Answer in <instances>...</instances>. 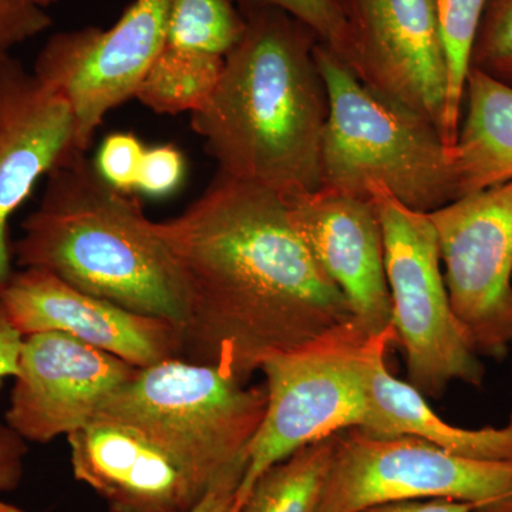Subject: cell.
Listing matches in <instances>:
<instances>
[{
	"mask_svg": "<svg viewBox=\"0 0 512 512\" xmlns=\"http://www.w3.org/2000/svg\"><path fill=\"white\" fill-rule=\"evenodd\" d=\"M74 477L110 512H190L210 488L136 431L93 421L67 436Z\"/></svg>",
	"mask_w": 512,
	"mask_h": 512,
	"instance_id": "cell-16",
	"label": "cell"
},
{
	"mask_svg": "<svg viewBox=\"0 0 512 512\" xmlns=\"http://www.w3.org/2000/svg\"><path fill=\"white\" fill-rule=\"evenodd\" d=\"M28 443L8 424L0 423V494L15 491L22 483Z\"/></svg>",
	"mask_w": 512,
	"mask_h": 512,
	"instance_id": "cell-28",
	"label": "cell"
},
{
	"mask_svg": "<svg viewBox=\"0 0 512 512\" xmlns=\"http://www.w3.org/2000/svg\"><path fill=\"white\" fill-rule=\"evenodd\" d=\"M23 336L10 322L8 313L0 301V384L18 373L20 349Z\"/></svg>",
	"mask_w": 512,
	"mask_h": 512,
	"instance_id": "cell-30",
	"label": "cell"
},
{
	"mask_svg": "<svg viewBox=\"0 0 512 512\" xmlns=\"http://www.w3.org/2000/svg\"><path fill=\"white\" fill-rule=\"evenodd\" d=\"M266 404V384L248 386L215 367L168 359L138 369L94 421L136 431L210 488L248 457Z\"/></svg>",
	"mask_w": 512,
	"mask_h": 512,
	"instance_id": "cell-5",
	"label": "cell"
},
{
	"mask_svg": "<svg viewBox=\"0 0 512 512\" xmlns=\"http://www.w3.org/2000/svg\"><path fill=\"white\" fill-rule=\"evenodd\" d=\"M345 13V63L357 79L429 120L441 136L448 67L437 0H345Z\"/></svg>",
	"mask_w": 512,
	"mask_h": 512,
	"instance_id": "cell-11",
	"label": "cell"
},
{
	"mask_svg": "<svg viewBox=\"0 0 512 512\" xmlns=\"http://www.w3.org/2000/svg\"><path fill=\"white\" fill-rule=\"evenodd\" d=\"M185 160L183 153L171 144L146 148L137 191L148 197L163 198L173 194L183 184Z\"/></svg>",
	"mask_w": 512,
	"mask_h": 512,
	"instance_id": "cell-26",
	"label": "cell"
},
{
	"mask_svg": "<svg viewBox=\"0 0 512 512\" xmlns=\"http://www.w3.org/2000/svg\"><path fill=\"white\" fill-rule=\"evenodd\" d=\"M74 153L69 103L12 56L0 57V291L13 274L10 218L37 181Z\"/></svg>",
	"mask_w": 512,
	"mask_h": 512,
	"instance_id": "cell-15",
	"label": "cell"
},
{
	"mask_svg": "<svg viewBox=\"0 0 512 512\" xmlns=\"http://www.w3.org/2000/svg\"><path fill=\"white\" fill-rule=\"evenodd\" d=\"M397 342L396 329L367 335L353 319L298 348L265 359L268 404L248 447L244 477L232 512L266 470L299 448L362 429L370 410V370Z\"/></svg>",
	"mask_w": 512,
	"mask_h": 512,
	"instance_id": "cell-6",
	"label": "cell"
},
{
	"mask_svg": "<svg viewBox=\"0 0 512 512\" xmlns=\"http://www.w3.org/2000/svg\"><path fill=\"white\" fill-rule=\"evenodd\" d=\"M451 148L457 198L512 181V87L468 70Z\"/></svg>",
	"mask_w": 512,
	"mask_h": 512,
	"instance_id": "cell-18",
	"label": "cell"
},
{
	"mask_svg": "<svg viewBox=\"0 0 512 512\" xmlns=\"http://www.w3.org/2000/svg\"><path fill=\"white\" fill-rule=\"evenodd\" d=\"M0 512H25V511L19 510V508L13 507V505L2 503V501H0Z\"/></svg>",
	"mask_w": 512,
	"mask_h": 512,
	"instance_id": "cell-33",
	"label": "cell"
},
{
	"mask_svg": "<svg viewBox=\"0 0 512 512\" xmlns=\"http://www.w3.org/2000/svg\"><path fill=\"white\" fill-rule=\"evenodd\" d=\"M338 434L299 448L266 470L237 512H318Z\"/></svg>",
	"mask_w": 512,
	"mask_h": 512,
	"instance_id": "cell-19",
	"label": "cell"
},
{
	"mask_svg": "<svg viewBox=\"0 0 512 512\" xmlns=\"http://www.w3.org/2000/svg\"><path fill=\"white\" fill-rule=\"evenodd\" d=\"M285 204L292 227L345 295L353 322L370 336L394 328L382 222L372 198L320 188Z\"/></svg>",
	"mask_w": 512,
	"mask_h": 512,
	"instance_id": "cell-14",
	"label": "cell"
},
{
	"mask_svg": "<svg viewBox=\"0 0 512 512\" xmlns=\"http://www.w3.org/2000/svg\"><path fill=\"white\" fill-rule=\"evenodd\" d=\"M46 178L39 207L12 248L20 268L50 272L80 291L178 326L177 269L140 201L107 184L86 153H74Z\"/></svg>",
	"mask_w": 512,
	"mask_h": 512,
	"instance_id": "cell-3",
	"label": "cell"
},
{
	"mask_svg": "<svg viewBox=\"0 0 512 512\" xmlns=\"http://www.w3.org/2000/svg\"><path fill=\"white\" fill-rule=\"evenodd\" d=\"M315 60L329 97L323 190L370 198L369 185L382 184L426 214L457 200L451 148L433 123L372 92L319 42Z\"/></svg>",
	"mask_w": 512,
	"mask_h": 512,
	"instance_id": "cell-4",
	"label": "cell"
},
{
	"mask_svg": "<svg viewBox=\"0 0 512 512\" xmlns=\"http://www.w3.org/2000/svg\"><path fill=\"white\" fill-rule=\"evenodd\" d=\"M154 228L180 279V359L248 383L269 356L352 319L274 192L217 173Z\"/></svg>",
	"mask_w": 512,
	"mask_h": 512,
	"instance_id": "cell-1",
	"label": "cell"
},
{
	"mask_svg": "<svg viewBox=\"0 0 512 512\" xmlns=\"http://www.w3.org/2000/svg\"><path fill=\"white\" fill-rule=\"evenodd\" d=\"M138 367L60 332L23 338L6 424L46 444L92 423Z\"/></svg>",
	"mask_w": 512,
	"mask_h": 512,
	"instance_id": "cell-12",
	"label": "cell"
},
{
	"mask_svg": "<svg viewBox=\"0 0 512 512\" xmlns=\"http://www.w3.org/2000/svg\"><path fill=\"white\" fill-rule=\"evenodd\" d=\"M0 57H2V56H0Z\"/></svg>",
	"mask_w": 512,
	"mask_h": 512,
	"instance_id": "cell-34",
	"label": "cell"
},
{
	"mask_svg": "<svg viewBox=\"0 0 512 512\" xmlns=\"http://www.w3.org/2000/svg\"><path fill=\"white\" fill-rule=\"evenodd\" d=\"M402 500H451L473 512H512V460L458 456L414 436L338 434L318 512H356Z\"/></svg>",
	"mask_w": 512,
	"mask_h": 512,
	"instance_id": "cell-8",
	"label": "cell"
},
{
	"mask_svg": "<svg viewBox=\"0 0 512 512\" xmlns=\"http://www.w3.org/2000/svg\"><path fill=\"white\" fill-rule=\"evenodd\" d=\"M222 69L224 57L164 46L134 97L157 114H192L211 99Z\"/></svg>",
	"mask_w": 512,
	"mask_h": 512,
	"instance_id": "cell-20",
	"label": "cell"
},
{
	"mask_svg": "<svg viewBox=\"0 0 512 512\" xmlns=\"http://www.w3.org/2000/svg\"><path fill=\"white\" fill-rule=\"evenodd\" d=\"M247 26L191 128L218 173L299 197L322 188L329 97L315 60L318 36L279 9L244 13Z\"/></svg>",
	"mask_w": 512,
	"mask_h": 512,
	"instance_id": "cell-2",
	"label": "cell"
},
{
	"mask_svg": "<svg viewBox=\"0 0 512 512\" xmlns=\"http://www.w3.org/2000/svg\"><path fill=\"white\" fill-rule=\"evenodd\" d=\"M356 512H473V507L451 500H402L370 505Z\"/></svg>",
	"mask_w": 512,
	"mask_h": 512,
	"instance_id": "cell-31",
	"label": "cell"
},
{
	"mask_svg": "<svg viewBox=\"0 0 512 512\" xmlns=\"http://www.w3.org/2000/svg\"><path fill=\"white\" fill-rule=\"evenodd\" d=\"M29 2H32L33 5L39 6V8L46 9L49 8V6L55 5L59 0H29Z\"/></svg>",
	"mask_w": 512,
	"mask_h": 512,
	"instance_id": "cell-32",
	"label": "cell"
},
{
	"mask_svg": "<svg viewBox=\"0 0 512 512\" xmlns=\"http://www.w3.org/2000/svg\"><path fill=\"white\" fill-rule=\"evenodd\" d=\"M242 13L255 9H279L301 20L345 62L348 55V23L345 0H235Z\"/></svg>",
	"mask_w": 512,
	"mask_h": 512,
	"instance_id": "cell-24",
	"label": "cell"
},
{
	"mask_svg": "<svg viewBox=\"0 0 512 512\" xmlns=\"http://www.w3.org/2000/svg\"><path fill=\"white\" fill-rule=\"evenodd\" d=\"M451 308L480 357L512 348V181L429 212Z\"/></svg>",
	"mask_w": 512,
	"mask_h": 512,
	"instance_id": "cell-9",
	"label": "cell"
},
{
	"mask_svg": "<svg viewBox=\"0 0 512 512\" xmlns=\"http://www.w3.org/2000/svg\"><path fill=\"white\" fill-rule=\"evenodd\" d=\"M235 0H171L165 46L227 57L244 36Z\"/></svg>",
	"mask_w": 512,
	"mask_h": 512,
	"instance_id": "cell-21",
	"label": "cell"
},
{
	"mask_svg": "<svg viewBox=\"0 0 512 512\" xmlns=\"http://www.w3.org/2000/svg\"><path fill=\"white\" fill-rule=\"evenodd\" d=\"M369 192L382 222L393 326L406 355L407 383L434 400L453 382L483 386L485 367L451 308L429 214L406 207L382 184L369 185Z\"/></svg>",
	"mask_w": 512,
	"mask_h": 512,
	"instance_id": "cell-7",
	"label": "cell"
},
{
	"mask_svg": "<svg viewBox=\"0 0 512 512\" xmlns=\"http://www.w3.org/2000/svg\"><path fill=\"white\" fill-rule=\"evenodd\" d=\"M0 301L23 338L66 333L138 369L180 359V330L173 320L128 311L50 272L33 268L13 272L0 291Z\"/></svg>",
	"mask_w": 512,
	"mask_h": 512,
	"instance_id": "cell-13",
	"label": "cell"
},
{
	"mask_svg": "<svg viewBox=\"0 0 512 512\" xmlns=\"http://www.w3.org/2000/svg\"><path fill=\"white\" fill-rule=\"evenodd\" d=\"M488 0H437L441 36L446 50L448 90L443 137L447 148L456 144L471 49Z\"/></svg>",
	"mask_w": 512,
	"mask_h": 512,
	"instance_id": "cell-22",
	"label": "cell"
},
{
	"mask_svg": "<svg viewBox=\"0 0 512 512\" xmlns=\"http://www.w3.org/2000/svg\"><path fill=\"white\" fill-rule=\"evenodd\" d=\"M146 147L131 133H113L104 138L94 167L111 187L126 194L137 190L138 174Z\"/></svg>",
	"mask_w": 512,
	"mask_h": 512,
	"instance_id": "cell-25",
	"label": "cell"
},
{
	"mask_svg": "<svg viewBox=\"0 0 512 512\" xmlns=\"http://www.w3.org/2000/svg\"><path fill=\"white\" fill-rule=\"evenodd\" d=\"M247 461L248 457L225 471L190 512H232L235 495L244 477Z\"/></svg>",
	"mask_w": 512,
	"mask_h": 512,
	"instance_id": "cell-29",
	"label": "cell"
},
{
	"mask_svg": "<svg viewBox=\"0 0 512 512\" xmlns=\"http://www.w3.org/2000/svg\"><path fill=\"white\" fill-rule=\"evenodd\" d=\"M53 25L52 16L29 0H0V56L10 55Z\"/></svg>",
	"mask_w": 512,
	"mask_h": 512,
	"instance_id": "cell-27",
	"label": "cell"
},
{
	"mask_svg": "<svg viewBox=\"0 0 512 512\" xmlns=\"http://www.w3.org/2000/svg\"><path fill=\"white\" fill-rule=\"evenodd\" d=\"M170 3L134 0L111 28L57 32L40 50L33 74L69 103L80 153H87L104 117L136 96L164 49Z\"/></svg>",
	"mask_w": 512,
	"mask_h": 512,
	"instance_id": "cell-10",
	"label": "cell"
},
{
	"mask_svg": "<svg viewBox=\"0 0 512 512\" xmlns=\"http://www.w3.org/2000/svg\"><path fill=\"white\" fill-rule=\"evenodd\" d=\"M470 67L512 87V0H488Z\"/></svg>",
	"mask_w": 512,
	"mask_h": 512,
	"instance_id": "cell-23",
	"label": "cell"
},
{
	"mask_svg": "<svg viewBox=\"0 0 512 512\" xmlns=\"http://www.w3.org/2000/svg\"><path fill=\"white\" fill-rule=\"evenodd\" d=\"M380 353L370 370V410L362 433L376 439L419 437L434 446L478 460H512V412L503 427L471 430L439 417L412 384L396 379Z\"/></svg>",
	"mask_w": 512,
	"mask_h": 512,
	"instance_id": "cell-17",
	"label": "cell"
}]
</instances>
